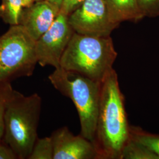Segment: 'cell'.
Instances as JSON below:
<instances>
[{
	"label": "cell",
	"mask_w": 159,
	"mask_h": 159,
	"mask_svg": "<svg viewBox=\"0 0 159 159\" xmlns=\"http://www.w3.org/2000/svg\"><path fill=\"white\" fill-rule=\"evenodd\" d=\"M54 148L51 137L37 139L29 159H53Z\"/></svg>",
	"instance_id": "cell-14"
},
{
	"label": "cell",
	"mask_w": 159,
	"mask_h": 159,
	"mask_svg": "<svg viewBox=\"0 0 159 159\" xmlns=\"http://www.w3.org/2000/svg\"><path fill=\"white\" fill-rule=\"evenodd\" d=\"M35 43L20 24L0 37V83L33 74L38 63Z\"/></svg>",
	"instance_id": "cell-5"
},
{
	"label": "cell",
	"mask_w": 159,
	"mask_h": 159,
	"mask_svg": "<svg viewBox=\"0 0 159 159\" xmlns=\"http://www.w3.org/2000/svg\"><path fill=\"white\" fill-rule=\"evenodd\" d=\"M74 33L68 22V16L59 12L50 28L36 41V56L40 66L60 67L63 53Z\"/></svg>",
	"instance_id": "cell-6"
},
{
	"label": "cell",
	"mask_w": 159,
	"mask_h": 159,
	"mask_svg": "<svg viewBox=\"0 0 159 159\" xmlns=\"http://www.w3.org/2000/svg\"><path fill=\"white\" fill-rule=\"evenodd\" d=\"M41 102L37 93L25 96L12 88L7 95L3 139L18 159H28L38 139Z\"/></svg>",
	"instance_id": "cell-2"
},
{
	"label": "cell",
	"mask_w": 159,
	"mask_h": 159,
	"mask_svg": "<svg viewBox=\"0 0 159 159\" xmlns=\"http://www.w3.org/2000/svg\"><path fill=\"white\" fill-rule=\"evenodd\" d=\"M68 22L75 33L97 37L110 36L118 27L110 20L105 0H85Z\"/></svg>",
	"instance_id": "cell-7"
},
{
	"label": "cell",
	"mask_w": 159,
	"mask_h": 159,
	"mask_svg": "<svg viewBox=\"0 0 159 159\" xmlns=\"http://www.w3.org/2000/svg\"><path fill=\"white\" fill-rule=\"evenodd\" d=\"M22 11L20 24L35 41L50 28L60 8L46 0H40Z\"/></svg>",
	"instance_id": "cell-9"
},
{
	"label": "cell",
	"mask_w": 159,
	"mask_h": 159,
	"mask_svg": "<svg viewBox=\"0 0 159 159\" xmlns=\"http://www.w3.org/2000/svg\"><path fill=\"white\" fill-rule=\"evenodd\" d=\"M48 79L57 91L73 102L79 116L80 134L93 142L96 129L101 83L61 67L55 68Z\"/></svg>",
	"instance_id": "cell-4"
},
{
	"label": "cell",
	"mask_w": 159,
	"mask_h": 159,
	"mask_svg": "<svg viewBox=\"0 0 159 159\" xmlns=\"http://www.w3.org/2000/svg\"><path fill=\"white\" fill-rule=\"evenodd\" d=\"M12 87L9 81L0 83V142L4 132V112L7 97Z\"/></svg>",
	"instance_id": "cell-15"
},
{
	"label": "cell",
	"mask_w": 159,
	"mask_h": 159,
	"mask_svg": "<svg viewBox=\"0 0 159 159\" xmlns=\"http://www.w3.org/2000/svg\"><path fill=\"white\" fill-rule=\"evenodd\" d=\"M117 56L110 36L97 37L74 33L63 53L60 67L102 83L113 69Z\"/></svg>",
	"instance_id": "cell-3"
},
{
	"label": "cell",
	"mask_w": 159,
	"mask_h": 159,
	"mask_svg": "<svg viewBox=\"0 0 159 159\" xmlns=\"http://www.w3.org/2000/svg\"><path fill=\"white\" fill-rule=\"evenodd\" d=\"M84 1L85 0H63L60 8V12L69 16L81 7Z\"/></svg>",
	"instance_id": "cell-17"
},
{
	"label": "cell",
	"mask_w": 159,
	"mask_h": 159,
	"mask_svg": "<svg viewBox=\"0 0 159 159\" xmlns=\"http://www.w3.org/2000/svg\"><path fill=\"white\" fill-rule=\"evenodd\" d=\"M131 138L144 144L159 158V134L143 130L137 126H130Z\"/></svg>",
	"instance_id": "cell-13"
},
{
	"label": "cell",
	"mask_w": 159,
	"mask_h": 159,
	"mask_svg": "<svg viewBox=\"0 0 159 159\" xmlns=\"http://www.w3.org/2000/svg\"><path fill=\"white\" fill-rule=\"evenodd\" d=\"M23 7V0H4L1 12L6 23L11 26L19 25Z\"/></svg>",
	"instance_id": "cell-12"
},
{
	"label": "cell",
	"mask_w": 159,
	"mask_h": 159,
	"mask_svg": "<svg viewBox=\"0 0 159 159\" xmlns=\"http://www.w3.org/2000/svg\"><path fill=\"white\" fill-rule=\"evenodd\" d=\"M35 1H40V0H35Z\"/></svg>",
	"instance_id": "cell-21"
},
{
	"label": "cell",
	"mask_w": 159,
	"mask_h": 159,
	"mask_svg": "<svg viewBox=\"0 0 159 159\" xmlns=\"http://www.w3.org/2000/svg\"><path fill=\"white\" fill-rule=\"evenodd\" d=\"M18 159V157L11 148L6 143L0 142V159Z\"/></svg>",
	"instance_id": "cell-18"
},
{
	"label": "cell",
	"mask_w": 159,
	"mask_h": 159,
	"mask_svg": "<svg viewBox=\"0 0 159 159\" xmlns=\"http://www.w3.org/2000/svg\"><path fill=\"white\" fill-rule=\"evenodd\" d=\"M53 159H98L93 143L80 133L75 136L67 127L54 131L51 136Z\"/></svg>",
	"instance_id": "cell-8"
},
{
	"label": "cell",
	"mask_w": 159,
	"mask_h": 159,
	"mask_svg": "<svg viewBox=\"0 0 159 159\" xmlns=\"http://www.w3.org/2000/svg\"><path fill=\"white\" fill-rule=\"evenodd\" d=\"M33 1L35 0H23V7H29L32 5Z\"/></svg>",
	"instance_id": "cell-20"
},
{
	"label": "cell",
	"mask_w": 159,
	"mask_h": 159,
	"mask_svg": "<svg viewBox=\"0 0 159 159\" xmlns=\"http://www.w3.org/2000/svg\"><path fill=\"white\" fill-rule=\"evenodd\" d=\"M122 159H159V157L144 144L130 138L122 153Z\"/></svg>",
	"instance_id": "cell-11"
},
{
	"label": "cell",
	"mask_w": 159,
	"mask_h": 159,
	"mask_svg": "<svg viewBox=\"0 0 159 159\" xmlns=\"http://www.w3.org/2000/svg\"><path fill=\"white\" fill-rule=\"evenodd\" d=\"M137 2L144 17L159 16V0H137Z\"/></svg>",
	"instance_id": "cell-16"
},
{
	"label": "cell",
	"mask_w": 159,
	"mask_h": 159,
	"mask_svg": "<svg viewBox=\"0 0 159 159\" xmlns=\"http://www.w3.org/2000/svg\"><path fill=\"white\" fill-rule=\"evenodd\" d=\"M46 1L51 2L55 6H57L60 8V7L61 6V4L63 1V0H46Z\"/></svg>",
	"instance_id": "cell-19"
},
{
	"label": "cell",
	"mask_w": 159,
	"mask_h": 159,
	"mask_svg": "<svg viewBox=\"0 0 159 159\" xmlns=\"http://www.w3.org/2000/svg\"><path fill=\"white\" fill-rule=\"evenodd\" d=\"M111 22L117 25L123 21L137 22L143 19L137 0H105Z\"/></svg>",
	"instance_id": "cell-10"
},
{
	"label": "cell",
	"mask_w": 159,
	"mask_h": 159,
	"mask_svg": "<svg viewBox=\"0 0 159 159\" xmlns=\"http://www.w3.org/2000/svg\"><path fill=\"white\" fill-rule=\"evenodd\" d=\"M125 102L118 75L113 68L100 84L96 129L93 141L98 159H122L123 148L131 138V125Z\"/></svg>",
	"instance_id": "cell-1"
}]
</instances>
